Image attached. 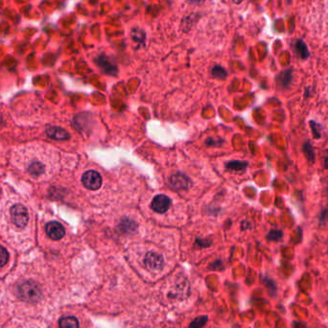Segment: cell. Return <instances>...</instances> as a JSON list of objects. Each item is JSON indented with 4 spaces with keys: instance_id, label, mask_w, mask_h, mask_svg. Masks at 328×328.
Segmentation results:
<instances>
[{
    "instance_id": "obj_1",
    "label": "cell",
    "mask_w": 328,
    "mask_h": 328,
    "mask_svg": "<svg viewBox=\"0 0 328 328\" xmlns=\"http://www.w3.org/2000/svg\"><path fill=\"white\" fill-rule=\"evenodd\" d=\"M10 222L17 229L25 228L29 221L30 214L29 211L22 204H14L9 210Z\"/></svg>"
},
{
    "instance_id": "obj_2",
    "label": "cell",
    "mask_w": 328,
    "mask_h": 328,
    "mask_svg": "<svg viewBox=\"0 0 328 328\" xmlns=\"http://www.w3.org/2000/svg\"><path fill=\"white\" fill-rule=\"evenodd\" d=\"M19 298L27 302H37L41 298V292L39 286L33 281H26L20 284L18 288Z\"/></svg>"
},
{
    "instance_id": "obj_3",
    "label": "cell",
    "mask_w": 328,
    "mask_h": 328,
    "mask_svg": "<svg viewBox=\"0 0 328 328\" xmlns=\"http://www.w3.org/2000/svg\"><path fill=\"white\" fill-rule=\"evenodd\" d=\"M82 183L88 189L96 190L99 189L102 185V178L98 172L90 170L83 175Z\"/></svg>"
},
{
    "instance_id": "obj_4",
    "label": "cell",
    "mask_w": 328,
    "mask_h": 328,
    "mask_svg": "<svg viewBox=\"0 0 328 328\" xmlns=\"http://www.w3.org/2000/svg\"><path fill=\"white\" fill-rule=\"evenodd\" d=\"M144 264L146 268H148L152 272H159L162 270L164 260L163 257L157 252H148L144 258Z\"/></svg>"
},
{
    "instance_id": "obj_5",
    "label": "cell",
    "mask_w": 328,
    "mask_h": 328,
    "mask_svg": "<svg viewBox=\"0 0 328 328\" xmlns=\"http://www.w3.org/2000/svg\"><path fill=\"white\" fill-rule=\"evenodd\" d=\"M46 234L52 240H60L66 234L65 227L58 222H50L45 226Z\"/></svg>"
},
{
    "instance_id": "obj_6",
    "label": "cell",
    "mask_w": 328,
    "mask_h": 328,
    "mask_svg": "<svg viewBox=\"0 0 328 328\" xmlns=\"http://www.w3.org/2000/svg\"><path fill=\"white\" fill-rule=\"evenodd\" d=\"M171 206V200L166 195H158L154 198L151 208L158 213H164L169 210Z\"/></svg>"
},
{
    "instance_id": "obj_7",
    "label": "cell",
    "mask_w": 328,
    "mask_h": 328,
    "mask_svg": "<svg viewBox=\"0 0 328 328\" xmlns=\"http://www.w3.org/2000/svg\"><path fill=\"white\" fill-rule=\"evenodd\" d=\"M170 183L177 190H185L190 186L189 179L183 174H176L171 177Z\"/></svg>"
},
{
    "instance_id": "obj_8",
    "label": "cell",
    "mask_w": 328,
    "mask_h": 328,
    "mask_svg": "<svg viewBox=\"0 0 328 328\" xmlns=\"http://www.w3.org/2000/svg\"><path fill=\"white\" fill-rule=\"evenodd\" d=\"M95 62L98 65V66L101 67L102 70L107 74H109V75H116L117 74V67L104 56H101L100 58L96 59Z\"/></svg>"
},
{
    "instance_id": "obj_9",
    "label": "cell",
    "mask_w": 328,
    "mask_h": 328,
    "mask_svg": "<svg viewBox=\"0 0 328 328\" xmlns=\"http://www.w3.org/2000/svg\"><path fill=\"white\" fill-rule=\"evenodd\" d=\"M47 134L48 136H50L53 139L56 140H66L69 138V134L68 132L59 127H50L47 129Z\"/></svg>"
},
{
    "instance_id": "obj_10",
    "label": "cell",
    "mask_w": 328,
    "mask_h": 328,
    "mask_svg": "<svg viewBox=\"0 0 328 328\" xmlns=\"http://www.w3.org/2000/svg\"><path fill=\"white\" fill-rule=\"evenodd\" d=\"M60 328H79V322L75 317L67 316L60 320Z\"/></svg>"
},
{
    "instance_id": "obj_11",
    "label": "cell",
    "mask_w": 328,
    "mask_h": 328,
    "mask_svg": "<svg viewBox=\"0 0 328 328\" xmlns=\"http://www.w3.org/2000/svg\"><path fill=\"white\" fill-rule=\"evenodd\" d=\"M291 82H292V71L291 70L282 71L277 77V83L282 88H288Z\"/></svg>"
},
{
    "instance_id": "obj_12",
    "label": "cell",
    "mask_w": 328,
    "mask_h": 328,
    "mask_svg": "<svg viewBox=\"0 0 328 328\" xmlns=\"http://www.w3.org/2000/svg\"><path fill=\"white\" fill-rule=\"evenodd\" d=\"M302 150H303V153L307 158L308 162H310V163L315 162V150L310 142H308V141L305 142L303 145Z\"/></svg>"
},
{
    "instance_id": "obj_13",
    "label": "cell",
    "mask_w": 328,
    "mask_h": 328,
    "mask_svg": "<svg viewBox=\"0 0 328 328\" xmlns=\"http://www.w3.org/2000/svg\"><path fill=\"white\" fill-rule=\"evenodd\" d=\"M296 48H297V51H298L299 56L302 58V60H305V59H307L309 57L308 49H307L306 45L304 44V42L302 41V40H298L297 41Z\"/></svg>"
},
{
    "instance_id": "obj_14",
    "label": "cell",
    "mask_w": 328,
    "mask_h": 328,
    "mask_svg": "<svg viewBox=\"0 0 328 328\" xmlns=\"http://www.w3.org/2000/svg\"><path fill=\"white\" fill-rule=\"evenodd\" d=\"M226 166H227V168L232 169V170L241 171L244 170L248 166V163L241 162V161H231V162L227 163Z\"/></svg>"
},
{
    "instance_id": "obj_15",
    "label": "cell",
    "mask_w": 328,
    "mask_h": 328,
    "mask_svg": "<svg viewBox=\"0 0 328 328\" xmlns=\"http://www.w3.org/2000/svg\"><path fill=\"white\" fill-rule=\"evenodd\" d=\"M283 237V232L282 230H278V229H273L271 230L268 235H267V239L269 241H279L281 240V238Z\"/></svg>"
},
{
    "instance_id": "obj_16",
    "label": "cell",
    "mask_w": 328,
    "mask_h": 328,
    "mask_svg": "<svg viewBox=\"0 0 328 328\" xmlns=\"http://www.w3.org/2000/svg\"><path fill=\"white\" fill-rule=\"evenodd\" d=\"M208 322V317H199L196 320H194L189 328H202Z\"/></svg>"
},
{
    "instance_id": "obj_17",
    "label": "cell",
    "mask_w": 328,
    "mask_h": 328,
    "mask_svg": "<svg viewBox=\"0 0 328 328\" xmlns=\"http://www.w3.org/2000/svg\"><path fill=\"white\" fill-rule=\"evenodd\" d=\"M131 37H132V39L135 40V41L141 42V41H144L145 33L142 30L134 29V30H132V32H131Z\"/></svg>"
},
{
    "instance_id": "obj_18",
    "label": "cell",
    "mask_w": 328,
    "mask_h": 328,
    "mask_svg": "<svg viewBox=\"0 0 328 328\" xmlns=\"http://www.w3.org/2000/svg\"><path fill=\"white\" fill-rule=\"evenodd\" d=\"M8 259H9V253L7 249L0 246V267L6 265V263L8 262Z\"/></svg>"
},
{
    "instance_id": "obj_19",
    "label": "cell",
    "mask_w": 328,
    "mask_h": 328,
    "mask_svg": "<svg viewBox=\"0 0 328 328\" xmlns=\"http://www.w3.org/2000/svg\"><path fill=\"white\" fill-rule=\"evenodd\" d=\"M212 74L220 79H224L226 77V71L221 66H216L212 70Z\"/></svg>"
},
{
    "instance_id": "obj_20",
    "label": "cell",
    "mask_w": 328,
    "mask_h": 328,
    "mask_svg": "<svg viewBox=\"0 0 328 328\" xmlns=\"http://www.w3.org/2000/svg\"><path fill=\"white\" fill-rule=\"evenodd\" d=\"M310 125H311L310 127H311V130L313 131V135H314L316 139L321 138L322 133H321V131L319 130L321 128V126L319 124H317L315 121H310Z\"/></svg>"
},
{
    "instance_id": "obj_21",
    "label": "cell",
    "mask_w": 328,
    "mask_h": 328,
    "mask_svg": "<svg viewBox=\"0 0 328 328\" xmlns=\"http://www.w3.org/2000/svg\"><path fill=\"white\" fill-rule=\"evenodd\" d=\"M324 164H325V168L328 169V150H327L326 154H325V158H324Z\"/></svg>"
},
{
    "instance_id": "obj_22",
    "label": "cell",
    "mask_w": 328,
    "mask_h": 328,
    "mask_svg": "<svg viewBox=\"0 0 328 328\" xmlns=\"http://www.w3.org/2000/svg\"><path fill=\"white\" fill-rule=\"evenodd\" d=\"M188 1L191 2V3H193V4H201V3L205 2L206 0H188Z\"/></svg>"
},
{
    "instance_id": "obj_23",
    "label": "cell",
    "mask_w": 328,
    "mask_h": 328,
    "mask_svg": "<svg viewBox=\"0 0 328 328\" xmlns=\"http://www.w3.org/2000/svg\"><path fill=\"white\" fill-rule=\"evenodd\" d=\"M235 3H240L241 1H243V0H233Z\"/></svg>"
}]
</instances>
